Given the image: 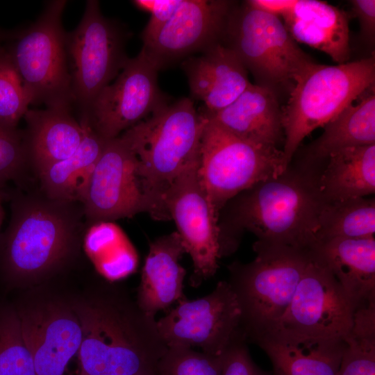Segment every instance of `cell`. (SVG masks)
Segmentation results:
<instances>
[{
  "instance_id": "1",
  "label": "cell",
  "mask_w": 375,
  "mask_h": 375,
  "mask_svg": "<svg viewBox=\"0 0 375 375\" xmlns=\"http://www.w3.org/2000/svg\"><path fill=\"white\" fill-rule=\"evenodd\" d=\"M318 180L315 170L290 164L231 199L218 218L221 257L237 249L244 231L259 241L311 249L326 203Z\"/></svg>"
},
{
  "instance_id": "2",
  "label": "cell",
  "mask_w": 375,
  "mask_h": 375,
  "mask_svg": "<svg viewBox=\"0 0 375 375\" xmlns=\"http://www.w3.org/2000/svg\"><path fill=\"white\" fill-rule=\"evenodd\" d=\"M72 307L82 328L78 375H159L168 347L155 317L136 301L103 287L88 303Z\"/></svg>"
},
{
  "instance_id": "3",
  "label": "cell",
  "mask_w": 375,
  "mask_h": 375,
  "mask_svg": "<svg viewBox=\"0 0 375 375\" xmlns=\"http://www.w3.org/2000/svg\"><path fill=\"white\" fill-rule=\"evenodd\" d=\"M88 226L81 203L44 194H18L0 233V283L12 288L58 270L76 253Z\"/></svg>"
},
{
  "instance_id": "4",
  "label": "cell",
  "mask_w": 375,
  "mask_h": 375,
  "mask_svg": "<svg viewBox=\"0 0 375 375\" xmlns=\"http://www.w3.org/2000/svg\"><path fill=\"white\" fill-rule=\"evenodd\" d=\"M207 121L192 99L183 97L120 135L137 157L138 174L154 207L155 219H170L164 194L182 170L200 157Z\"/></svg>"
},
{
  "instance_id": "5",
  "label": "cell",
  "mask_w": 375,
  "mask_h": 375,
  "mask_svg": "<svg viewBox=\"0 0 375 375\" xmlns=\"http://www.w3.org/2000/svg\"><path fill=\"white\" fill-rule=\"evenodd\" d=\"M253 248L252 261L228 265V283L240 308V328L254 342L285 313L312 256L311 249L259 240Z\"/></svg>"
},
{
  "instance_id": "6",
  "label": "cell",
  "mask_w": 375,
  "mask_h": 375,
  "mask_svg": "<svg viewBox=\"0 0 375 375\" xmlns=\"http://www.w3.org/2000/svg\"><path fill=\"white\" fill-rule=\"evenodd\" d=\"M294 86L282 110L284 160L288 167L302 140L324 127L374 85V58L325 65L312 61L294 77Z\"/></svg>"
},
{
  "instance_id": "7",
  "label": "cell",
  "mask_w": 375,
  "mask_h": 375,
  "mask_svg": "<svg viewBox=\"0 0 375 375\" xmlns=\"http://www.w3.org/2000/svg\"><path fill=\"white\" fill-rule=\"evenodd\" d=\"M65 0L46 3L37 20L18 31L7 49L32 99V104L71 109L74 103L62 26Z\"/></svg>"
},
{
  "instance_id": "8",
  "label": "cell",
  "mask_w": 375,
  "mask_h": 375,
  "mask_svg": "<svg viewBox=\"0 0 375 375\" xmlns=\"http://www.w3.org/2000/svg\"><path fill=\"white\" fill-rule=\"evenodd\" d=\"M286 168L282 150L245 141L208 118L201 140L199 175L218 216L236 195Z\"/></svg>"
},
{
  "instance_id": "9",
  "label": "cell",
  "mask_w": 375,
  "mask_h": 375,
  "mask_svg": "<svg viewBox=\"0 0 375 375\" xmlns=\"http://www.w3.org/2000/svg\"><path fill=\"white\" fill-rule=\"evenodd\" d=\"M128 34L121 25L105 17L99 3L88 0L76 28L66 33V51L74 103L80 119L99 93L117 76L129 58L125 51Z\"/></svg>"
},
{
  "instance_id": "10",
  "label": "cell",
  "mask_w": 375,
  "mask_h": 375,
  "mask_svg": "<svg viewBox=\"0 0 375 375\" xmlns=\"http://www.w3.org/2000/svg\"><path fill=\"white\" fill-rule=\"evenodd\" d=\"M225 32L231 41L228 47L260 81L258 85L274 90L293 81L312 62L279 17L247 3L239 11H231Z\"/></svg>"
},
{
  "instance_id": "11",
  "label": "cell",
  "mask_w": 375,
  "mask_h": 375,
  "mask_svg": "<svg viewBox=\"0 0 375 375\" xmlns=\"http://www.w3.org/2000/svg\"><path fill=\"white\" fill-rule=\"evenodd\" d=\"M354 312L336 279L312 256L285 313L265 334L342 340L352 326Z\"/></svg>"
},
{
  "instance_id": "12",
  "label": "cell",
  "mask_w": 375,
  "mask_h": 375,
  "mask_svg": "<svg viewBox=\"0 0 375 375\" xmlns=\"http://www.w3.org/2000/svg\"><path fill=\"white\" fill-rule=\"evenodd\" d=\"M199 160L200 157L182 170L163 197L170 219L174 221L186 253L192 259L190 283L194 288L214 276L221 258L219 216L201 183Z\"/></svg>"
},
{
  "instance_id": "13",
  "label": "cell",
  "mask_w": 375,
  "mask_h": 375,
  "mask_svg": "<svg viewBox=\"0 0 375 375\" xmlns=\"http://www.w3.org/2000/svg\"><path fill=\"white\" fill-rule=\"evenodd\" d=\"M133 150L122 136L108 140L82 203L88 226L155 210L138 174Z\"/></svg>"
},
{
  "instance_id": "14",
  "label": "cell",
  "mask_w": 375,
  "mask_h": 375,
  "mask_svg": "<svg viewBox=\"0 0 375 375\" xmlns=\"http://www.w3.org/2000/svg\"><path fill=\"white\" fill-rule=\"evenodd\" d=\"M241 311L228 281H219L208 294L186 298L156 321L167 347H199L220 356L240 330Z\"/></svg>"
},
{
  "instance_id": "15",
  "label": "cell",
  "mask_w": 375,
  "mask_h": 375,
  "mask_svg": "<svg viewBox=\"0 0 375 375\" xmlns=\"http://www.w3.org/2000/svg\"><path fill=\"white\" fill-rule=\"evenodd\" d=\"M158 70L141 50L128 58L112 83L96 97L86 121L101 138L119 136L167 103L158 84Z\"/></svg>"
},
{
  "instance_id": "16",
  "label": "cell",
  "mask_w": 375,
  "mask_h": 375,
  "mask_svg": "<svg viewBox=\"0 0 375 375\" xmlns=\"http://www.w3.org/2000/svg\"><path fill=\"white\" fill-rule=\"evenodd\" d=\"M230 3L183 0L160 31L144 42L142 51L158 71L218 43L231 11Z\"/></svg>"
},
{
  "instance_id": "17",
  "label": "cell",
  "mask_w": 375,
  "mask_h": 375,
  "mask_svg": "<svg viewBox=\"0 0 375 375\" xmlns=\"http://www.w3.org/2000/svg\"><path fill=\"white\" fill-rule=\"evenodd\" d=\"M16 308L35 375H63L82 341L81 322L72 306L48 301Z\"/></svg>"
},
{
  "instance_id": "18",
  "label": "cell",
  "mask_w": 375,
  "mask_h": 375,
  "mask_svg": "<svg viewBox=\"0 0 375 375\" xmlns=\"http://www.w3.org/2000/svg\"><path fill=\"white\" fill-rule=\"evenodd\" d=\"M192 98L201 101L208 114L232 103L250 85L247 71L235 51L216 43L198 56L182 61Z\"/></svg>"
},
{
  "instance_id": "19",
  "label": "cell",
  "mask_w": 375,
  "mask_h": 375,
  "mask_svg": "<svg viewBox=\"0 0 375 375\" xmlns=\"http://www.w3.org/2000/svg\"><path fill=\"white\" fill-rule=\"evenodd\" d=\"M203 112L226 131L254 144L278 148L284 142L282 110L269 87L251 83L226 108L212 114Z\"/></svg>"
},
{
  "instance_id": "20",
  "label": "cell",
  "mask_w": 375,
  "mask_h": 375,
  "mask_svg": "<svg viewBox=\"0 0 375 375\" xmlns=\"http://www.w3.org/2000/svg\"><path fill=\"white\" fill-rule=\"evenodd\" d=\"M313 257L334 276L355 310L375 301V239L333 238L315 243Z\"/></svg>"
},
{
  "instance_id": "21",
  "label": "cell",
  "mask_w": 375,
  "mask_h": 375,
  "mask_svg": "<svg viewBox=\"0 0 375 375\" xmlns=\"http://www.w3.org/2000/svg\"><path fill=\"white\" fill-rule=\"evenodd\" d=\"M185 253L177 232L159 237L150 243L136 299L147 314L155 317L158 312L185 299L183 281L186 270L179 263Z\"/></svg>"
},
{
  "instance_id": "22",
  "label": "cell",
  "mask_w": 375,
  "mask_h": 375,
  "mask_svg": "<svg viewBox=\"0 0 375 375\" xmlns=\"http://www.w3.org/2000/svg\"><path fill=\"white\" fill-rule=\"evenodd\" d=\"M283 19L295 41L323 51L338 64L347 62L350 47L345 12L322 1L297 0Z\"/></svg>"
},
{
  "instance_id": "23",
  "label": "cell",
  "mask_w": 375,
  "mask_h": 375,
  "mask_svg": "<svg viewBox=\"0 0 375 375\" xmlns=\"http://www.w3.org/2000/svg\"><path fill=\"white\" fill-rule=\"evenodd\" d=\"M24 118L28 165L35 173L70 156L85 137V124L74 118L71 109H28Z\"/></svg>"
},
{
  "instance_id": "24",
  "label": "cell",
  "mask_w": 375,
  "mask_h": 375,
  "mask_svg": "<svg viewBox=\"0 0 375 375\" xmlns=\"http://www.w3.org/2000/svg\"><path fill=\"white\" fill-rule=\"evenodd\" d=\"M267 353L273 375H338L344 340H314L265 334L254 341Z\"/></svg>"
},
{
  "instance_id": "25",
  "label": "cell",
  "mask_w": 375,
  "mask_h": 375,
  "mask_svg": "<svg viewBox=\"0 0 375 375\" xmlns=\"http://www.w3.org/2000/svg\"><path fill=\"white\" fill-rule=\"evenodd\" d=\"M307 149L299 165L318 172L328 158L340 150L375 144V96L369 94L351 103L324 126Z\"/></svg>"
},
{
  "instance_id": "26",
  "label": "cell",
  "mask_w": 375,
  "mask_h": 375,
  "mask_svg": "<svg viewBox=\"0 0 375 375\" xmlns=\"http://www.w3.org/2000/svg\"><path fill=\"white\" fill-rule=\"evenodd\" d=\"M85 137L78 148L68 158L36 172L41 191L51 199L82 204L97 160L106 140L86 121Z\"/></svg>"
},
{
  "instance_id": "27",
  "label": "cell",
  "mask_w": 375,
  "mask_h": 375,
  "mask_svg": "<svg viewBox=\"0 0 375 375\" xmlns=\"http://www.w3.org/2000/svg\"><path fill=\"white\" fill-rule=\"evenodd\" d=\"M319 188L326 202L363 197L375 192V144L332 153L321 169Z\"/></svg>"
},
{
  "instance_id": "28",
  "label": "cell",
  "mask_w": 375,
  "mask_h": 375,
  "mask_svg": "<svg viewBox=\"0 0 375 375\" xmlns=\"http://www.w3.org/2000/svg\"><path fill=\"white\" fill-rule=\"evenodd\" d=\"M374 233V198L363 197L326 201L320 215L315 243L333 238H372Z\"/></svg>"
},
{
  "instance_id": "29",
  "label": "cell",
  "mask_w": 375,
  "mask_h": 375,
  "mask_svg": "<svg viewBox=\"0 0 375 375\" xmlns=\"http://www.w3.org/2000/svg\"><path fill=\"white\" fill-rule=\"evenodd\" d=\"M88 231V250L103 276L117 279L135 270L137 253L118 226L102 222L90 225Z\"/></svg>"
},
{
  "instance_id": "30",
  "label": "cell",
  "mask_w": 375,
  "mask_h": 375,
  "mask_svg": "<svg viewBox=\"0 0 375 375\" xmlns=\"http://www.w3.org/2000/svg\"><path fill=\"white\" fill-rule=\"evenodd\" d=\"M343 340L338 375H375V301L355 310Z\"/></svg>"
},
{
  "instance_id": "31",
  "label": "cell",
  "mask_w": 375,
  "mask_h": 375,
  "mask_svg": "<svg viewBox=\"0 0 375 375\" xmlns=\"http://www.w3.org/2000/svg\"><path fill=\"white\" fill-rule=\"evenodd\" d=\"M0 375H35L15 306L0 301Z\"/></svg>"
},
{
  "instance_id": "32",
  "label": "cell",
  "mask_w": 375,
  "mask_h": 375,
  "mask_svg": "<svg viewBox=\"0 0 375 375\" xmlns=\"http://www.w3.org/2000/svg\"><path fill=\"white\" fill-rule=\"evenodd\" d=\"M32 99L7 49L0 44V126L17 128Z\"/></svg>"
},
{
  "instance_id": "33",
  "label": "cell",
  "mask_w": 375,
  "mask_h": 375,
  "mask_svg": "<svg viewBox=\"0 0 375 375\" xmlns=\"http://www.w3.org/2000/svg\"><path fill=\"white\" fill-rule=\"evenodd\" d=\"M158 369L160 375H222V354L211 355L188 347H168Z\"/></svg>"
},
{
  "instance_id": "34",
  "label": "cell",
  "mask_w": 375,
  "mask_h": 375,
  "mask_svg": "<svg viewBox=\"0 0 375 375\" xmlns=\"http://www.w3.org/2000/svg\"><path fill=\"white\" fill-rule=\"evenodd\" d=\"M28 166L24 132L0 126V185L19 180Z\"/></svg>"
},
{
  "instance_id": "35",
  "label": "cell",
  "mask_w": 375,
  "mask_h": 375,
  "mask_svg": "<svg viewBox=\"0 0 375 375\" xmlns=\"http://www.w3.org/2000/svg\"><path fill=\"white\" fill-rule=\"evenodd\" d=\"M240 328L222 353V375H267L253 362Z\"/></svg>"
},
{
  "instance_id": "36",
  "label": "cell",
  "mask_w": 375,
  "mask_h": 375,
  "mask_svg": "<svg viewBox=\"0 0 375 375\" xmlns=\"http://www.w3.org/2000/svg\"><path fill=\"white\" fill-rule=\"evenodd\" d=\"M183 0H135L132 3L140 10L151 14L142 33V42L154 37L171 19Z\"/></svg>"
},
{
  "instance_id": "37",
  "label": "cell",
  "mask_w": 375,
  "mask_h": 375,
  "mask_svg": "<svg viewBox=\"0 0 375 375\" xmlns=\"http://www.w3.org/2000/svg\"><path fill=\"white\" fill-rule=\"evenodd\" d=\"M350 3L353 14L360 22L362 33L372 40L375 33V1L353 0Z\"/></svg>"
},
{
  "instance_id": "38",
  "label": "cell",
  "mask_w": 375,
  "mask_h": 375,
  "mask_svg": "<svg viewBox=\"0 0 375 375\" xmlns=\"http://www.w3.org/2000/svg\"><path fill=\"white\" fill-rule=\"evenodd\" d=\"M297 0H250L249 6L278 17L287 15L294 7Z\"/></svg>"
},
{
  "instance_id": "39",
  "label": "cell",
  "mask_w": 375,
  "mask_h": 375,
  "mask_svg": "<svg viewBox=\"0 0 375 375\" xmlns=\"http://www.w3.org/2000/svg\"><path fill=\"white\" fill-rule=\"evenodd\" d=\"M18 31H7L0 28V44L4 41H11L17 35Z\"/></svg>"
},
{
  "instance_id": "40",
  "label": "cell",
  "mask_w": 375,
  "mask_h": 375,
  "mask_svg": "<svg viewBox=\"0 0 375 375\" xmlns=\"http://www.w3.org/2000/svg\"><path fill=\"white\" fill-rule=\"evenodd\" d=\"M2 186L0 185V188ZM3 219V210L2 207V196L0 192V228Z\"/></svg>"
},
{
  "instance_id": "41",
  "label": "cell",
  "mask_w": 375,
  "mask_h": 375,
  "mask_svg": "<svg viewBox=\"0 0 375 375\" xmlns=\"http://www.w3.org/2000/svg\"><path fill=\"white\" fill-rule=\"evenodd\" d=\"M159 375H160V374H159Z\"/></svg>"
}]
</instances>
